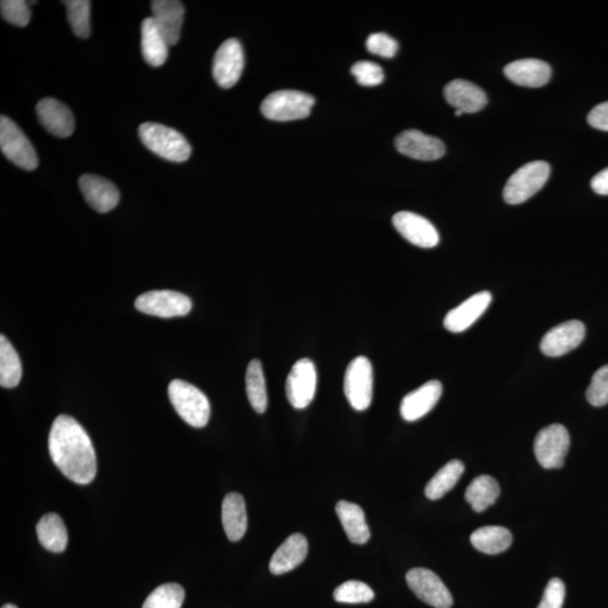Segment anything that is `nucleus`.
Masks as SVG:
<instances>
[{"instance_id": "23", "label": "nucleus", "mask_w": 608, "mask_h": 608, "mask_svg": "<svg viewBox=\"0 0 608 608\" xmlns=\"http://www.w3.org/2000/svg\"><path fill=\"white\" fill-rule=\"evenodd\" d=\"M308 541L300 533L292 534L279 545L269 562V571L275 576L295 569L308 556Z\"/></svg>"}, {"instance_id": "2", "label": "nucleus", "mask_w": 608, "mask_h": 608, "mask_svg": "<svg viewBox=\"0 0 608 608\" xmlns=\"http://www.w3.org/2000/svg\"><path fill=\"white\" fill-rule=\"evenodd\" d=\"M139 137L146 148L157 156L174 163L188 161L192 146L183 135L163 124L146 122L139 128Z\"/></svg>"}, {"instance_id": "14", "label": "nucleus", "mask_w": 608, "mask_h": 608, "mask_svg": "<svg viewBox=\"0 0 608 608\" xmlns=\"http://www.w3.org/2000/svg\"><path fill=\"white\" fill-rule=\"evenodd\" d=\"M586 327L579 321H569L560 323L544 335L540 348L550 357H560L583 343Z\"/></svg>"}, {"instance_id": "7", "label": "nucleus", "mask_w": 608, "mask_h": 608, "mask_svg": "<svg viewBox=\"0 0 608 608\" xmlns=\"http://www.w3.org/2000/svg\"><path fill=\"white\" fill-rule=\"evenodd\" d=\"M373 381V367L368 358L358 357L348 364L344 377V392L353 410L364 411L370 407Z\"/></svg>"}, {"instance_id": "15", "label": "nucleus", "mask_w": 608, "mask_h": 608, "mask_svg": "<svg viewBox=\"0 0 608 608\" xmlns=\"http://www.w3.org/2000/svg\"><path fill=\"white\" fill-rule=\"evenodd\" d=\"M399 153L417 161L433 162L445 154V145L438 137L425 135L419 130H406L394 141Z\"/></svg>"}, {"instance_id": "20", "label": "nucleus", "mask_w": 608, "mask_h": 608, "mask_svg": "<svg viewBox=\"0 0 608 608\" xmlns=\"http://www.w3.org/2000/svg\"><path fill=\"white\" fill-rule=\"evenodd\" d=\"M40 123L48 132L59 137H68L75 131V119L65 104L55 99H44L37 105Z\"/></svg>"}, {"instance_id": "4", "label": "nucleus", "mask_w": 608, "mask_h": 608, "mask_svg": "<svg viewBox=\"0 0 608 608\" xmlns=\"http://www.w3.org/2000/svg\"><path fill=\"white\" fill-rule=\"evenodd\" d=\"M314 99L297 91H278L269 94L260 105L261 113L272 121L287 122L308 118Z\"/></svg>"}, {"instance_id": "29", "label": "nucleus", "mask_w": 608, "mask_h": 608, "mask_svg": "<svg viewBox=\"0 0 608 608\" xmlns=\"http://www.w3.org/2000/svg\"><path fill=\"white\" fill-rule=\"evenodd\" d=\"M500 495L499 483L490 476H479L470 483L465 499L476 513H482L494 505Z\"/></svg>"}, {"instance_id": "22", "label": "nucleus", "mask_w": 608, "mask_h": 608, "mask_svg": "<svg viewBox=\"0 0 608 608\" xmlns=\"http://www.w3.org/2000/svg\"><path fill=\"white\" fill-rule=\"evenodd\" d=\"M506 77L518 86L538 88L551 79V66L539 59H521L505 66Z\"/></svg>"}, {"instance_id": "37", "label": "nucleus", "mask_w": 608, "mask_h": 608, "mask_svg": "<svg viewBox=\"0 0 608 608\" xmlns=\"http://www.w3.org/2000/svg\"><path fill=\"white\" fill-rule=\"evenodd\" d=\"M0 11L4 20L19 28H24L30 23V6L24 0H3L0 3Z\"/></svg>"}, {"instance_id": "3", "label": "nucleus", "mask_w": 608, "mask_h": 608, "mask_svg": "<svg viewBox=\"0 0 608 608\" xmlns=\"http://www.w3.org/2000/svg\"><path fill=\"white\" fill-rule=\"evenodd\" d=\"M168 397L181 419L195 428L206 427L210 419V401L201 390L181 380L172 381Z\"/></svg>"}, {"instance_id": "24", "label": "nucleus", "mask_w": 608, "mask_h": 608, "mask_svg": "<svg viewBox=\"0 0 608 608\" xmlns=\"http://www.w3.org/2000/svg\"><path fill=\"white\" fill-rule=\"evenodd\" d=\"M222 524L226 538L238 542L245 535L248 526L245 499L237 492L226 495L222 504Z\"/></svg>"}, {"instance_id": "34", "label": "nucleus", "mask_w": 608, "mask_h": 608, "mask_svg": "<svg viewBox=\"0 0 608 608\" xmlns=\"http://www.w3.org/2000/svg\"><path fill=\"white\" fill-rule=\"evenodd\" d=\"M185 599V590L179 584H163L146 597L142 608H181Z\"/></svg>"}, {"instance_id": "6", "label": "nucleus", "mask_w": 608, "mask_h": 608, "mask_svg": "<svg viewBox=\"0 0 608 608\" xmlns=\"http://www.w3.org/2000/svg\"><path fill=\"white\" fill-rule=\"evenodd\" d=\"M0 148L8 161L22 170H37L39 166L37 151L23 131L5 115L0 118Z\"/></svg>"}, {"instance_id": "1", "label": "nucleus", "mask_w": 608, "mask_h": 608, "mask_svg": "<svg viewBox=\"0 0 608 608\" xmlns=\"http://www.w3.org/2000/svg\"><path fill=\"white\" fill-rule=\"evenodd\" d=\"M48 452L53 463L77 485L94 480L97 463L94 446L83 426L73 417L60 415L48 434Z\"/></svg>"}, {"instance_id": "36", "label": "nucleus", "mask_w": 608, "mask_h": 608, "mask_svg": "<svg viewBox=\"0 0 608 608\" xmlns=\"http://www.w3.org/2000/svg\"><path fill=\"white\" fill-rule=\"evenodd\" d=\"M586 397L590 405L603 407L608 403V366L599 368L592 377L586 392Z\"/></svg>"}, {"instance_id": "27", "label": "nucleus", "mask_w": 608, "mask_h": 608, "mask_svg": "<svg viewBox=\"0 0 608 608\" xmlns=\"http://www.w3.org/2000/svg\"><path fill=\"white\" fill-rule=\"evenodd\" d=\"M39 542L53 553L64 552L68 545V532L59 515L48 513L40 519L37 525Z\"/></svg>"}, {"instance_id": "25", "label": "nucleus", "mask_w": 608, "mask_h": 608, "mask_svg": "<svg viewBox=\"0 0 608 608\" xmlns=\"http://www.w3.org/2000/svg\"><path fill=\"white\" fill-rule=\"evenodd\" d=\"M336 513L350 542L366 544L370 540V528L358 505L340 500L336 505Z\"/></svg>"}, {"instance_id": "12", "label": "nucleus", "mask_w": 608, "mask_h": 608, "mask_svg": "<svg viewBox=\"0 0 608 608\" xmlns=\"http://www.w3.org/2000/svg\"><path fill=\"white\" fill-rule=\"evenodd\" d=\"M406 580L417 597L435 608H451L453 597L439 577L425 568H415L407 572Z\"/></svg>"}, {"instance_id": "13", "label": "nucleus", "mask_w": 608, "mask_h": 608, "mask_svg": "<svg viewBox=\"0 0 608 608\" xmlns=\"http://www.w3.org/2000/svg\"><path fill=\"white\" fill-rule=\"evenodd\" d=\"M397 232L412 245L434 248L438 245L439 234L432 222L414 212L401 211L392 217Z\"/></svg>"}, {"instance_id": "40", "label": "nucleus", "mask_w": 608, "mask_h": 608, "mask_svg": "<svg viewBox=\"0 0 608 608\" xmlns=\"http://www.w3.org/2000/svg\"><path fill=\"white\" fill-rule=\"evenodd\" d=\"M566 598V586L559 578H553L549 581L547 588L544 590L542 601L538 608H562Z\"/></svg>"}, {"instance_id": "19", "label": "nucleus", "mask_w": 608, "mask_h": 608, "mask_svg": "<svg viewBox=\"0 0 608 608\" xmlns=\"http://www.w3.org/2000/svg\"><path fill=\"white\" fill-rule=\"evenodd\" d=\"M443 392L442 383L437 380L428 381L420 388L408 393L402 399L401 414L406 421H416L423 419L433 410Z\"/></svg>"}, {"instance_id": "8", "label": "nucleus", "mask_w": 608, "mask_h": 608, "mask_svg": "<svg viewBox=\"0 0 608 608\" xmlns=\"http://www.w3.org/2000/svg\"><path fill=\"white\" fill-rule=\"evenodd\" d=\"M569 447V432L560 424L541 429L534 441L536 460L544 469L562 468Z\"/></svg>"}, {"instance_id": "32", "label": "nucleus", "mask_w": 608, "mask_h": 608, "mask_svg": "<svg viewBox=\"0 0 608 608\" xmlns=\"http://www.w3.org/2000/svg\"><path fill=\"white\" fill-rule=\"evenodd\" d=\"M22 379V363L14 346L5 336H0V385L3 388L17 387Z\"/></svg>"}, {"instance_id": "26", "label": "nucleus", "mask_w": 608, "mask_h": 608, "mask_svg": "<svg viewBox=\"0 0 608 608\" xmlns=\"http://www.w3.org/2000/svg\"><path fill=\"white\" fill-rule=\"evenodd\" d=\"M166 39L158 30L153 17H148L141 24V48L146 64L151 66H161L168 57Z\"/></svg>"}, {"instance_id": "35", "label": "nucleus", "mask_w": 608, "mask_h": 608, "mask_svg": "<svg viewBox=\"0 0 608 608\" xmlns=\"http://www.w3.org/2000/svg\"><path fill=\"white\" fill-rule=\"evenodd\" d=\"M375 594L370 586L362 581L349 580L341 584L335 589L334 599L336 602L344 604L370 603L374 599Z\"/></svg>"}, {"instance_id": "11", "label": "nucleus", "mask_w": 608, "mask_h": 608, "mask_svg": "<svg viewBox=\"0 0 608 608\" xmlns=\"http://www.w3.org/2000/svg\"><path fill=\"white\" fill-rule=\"evenodd\" d=\"M245 56L241 42L236 39L226 40L221 44L213 59L212 73L217 85L232 88L242 77Z\"/></svg>"}, {"instance_id": "43", "label": "nucleus", "mask_w": 608, "mask_h": 608, "mask_svg": "<svg viewBox=\"0 0 608 608\" xmlns=\"http://www.w3.org/2000/svg\"><path fill=\"white\" fill-rule=\"evenodd\" d=\"M2 608H19L14 605V604H6V605H4Z\"/></svg>"}, {"instance_id": "9", "label": "nucleus", "mask_w": 608, "mask_h": 608, "mask_svg": "<svg viewBox=\"0 0 608 608\" xmlns=\"http://www.w3.org/2000/svg\"><path fill=\"white\" fill-rule=\"evenodd\" d=\"M136 309L159 318L183 317L192 310V300L175 291H150L137 297Z\"/></svg>"}, {"instance_id": "38", "label": "nucleus", "mask_w": 608, "mask_h": 608, "mask_svg": "<svg viewBox=\"0 0 608 608\" xmlns=\"http://www.w3.org/2000/svg\"><path fill=\"white\" fill-rule=\"evenodd\" d=\"M352 74L361 86H379L384 81L383 68L374 62L358 61L352 66Z\"/></svg>"}, {"instance_id": "39", "label": "nucleus", "mask_w": 608, "mask_h": 608, "mask_svg": "<svg viewBox=\"0 0 608 608\" xmlns=\"http://www.w3.org/2000/svg\"><path fill=\"white\" fill-rule=\"evenodd\" d=\"M366 48L372 55H376L392 59L398 52L396 40L385 33L371 34L366 40Z\"/></svg>"}, {"instance_id": "10", "label": "nucleus", "mask_w": 608, "mask_h": 608, "mask_svg": "<svg viewBox=\"0 0 608 608\" xmlns=\"http://www.w3.org/2000/svg\"><path fill=\"white\" fill-rule=\"evenodd\" d=\"M316 388V366L309 358L300 359L288 373L286 384L288 402L295 410H304L313 402Z\"/></svg>"}, {"instance_id": "44", "label": "nucleus", "mask_w": 608, "mask_h": 608, "mask_svg": "<svg viewBox=\"0 0 608 608\" xmlns=\"http://www.w3.org/2000/svg\"><path fill=\"white\" fill-rule=\"evenodd\" d=\"M463 114L464 113L463 112V110H455V117H463Z\"/></svg>"}, {"instance_id": "18", "label": "nucleus", "mask_w": 608, "mask_h": 608, "mask_svg": "<svg viewBox=\"0 0 608 608\" xmlns=\"http://www.w3.org/2000/svg\"><path fill=\"white\" fill-rule=\"evenodd\" d=\"M86 202L100 213H108L117 207L119 202V192L112 181L97 175H83L79 179Z\"/></svg>"}, {"instance_id": "16", "label": "nucleus", "mask_w": 608, "mask_h": 608, "mask_svg": "<svg viewBox=\"0 0 608 608\" xmlns=\"http://www.w3.org/2000/svg\"><path fill=\"white\" fill-rule=\"evenodd\" d=\"M492 301L490 292L482 291L476 293L465 300L444 318V327L451 332H463L469 330L479 318L486 313Z\"/></svg>"}, {"instance_id": "42", "label": "nucleus", "mask_w": 608, "mask_h": 608, "mask_svg": "<svg viewBox=\"0 0 608 608\" xmlns=\"http://www.w3.org/2000/svg\"><path fill=\"white\" fill-rule=\"evenodd\" d=\"M595 193L598 195H608V167L598 172L590 181Z\"/></svg>"}, {"instance_id": "33", "label": "nucleus", "mask_w": 608, "mask_h": 608, "mask_svg": "<svg viewBox=\"0 0 608 608\" xmlns=\"http://www.w3.org/2000/svg\"><path fill=\"white\" fill-rule=\"evenodd\" d=\"M66 8V19L75 37L90 38L91 35V2L88 0H69L62 2Z\"/></svg>"}, {"instance_id": "30", "label": "nucleus", "mask_w": 608, "mask_h": 608, "mask_svg": "<svg viewBox=\"0 0 608 608\" xmlns=\"http://www.w3.org/2000/svg\"><path fill=\"white\" fill-rule=\"evenodd\" d=\"M464 464L460 460H452L435 474L425 488V495L430 500H437L455 487L464 473Z\"/></svg>"}, {"instance_id": "21", "label": "nucleus", "mask_w": 608, "mask_h": 608, "mask_svg": "<svg viewBox=\"0 0 608 608\" xmlns=\"http://www.w3.org/2000/svg\"><path fill=\"white\" fill-rule=\"evenodd\" d=\"M444 96L448 104L463 113H477L485 109L488 103L486 93L476 84L463 79L448 83Z\"/></svg>"}, {"instance_id": "28", "label": "nucleus", "mask_w": 608, "mask_h": 608, "mask_svg": "<svg viewBox=\"0 0 608 608\" xmlns=\"http://www.w3.org/2000/svg\"><path fill=\"white\" fill-rule=\"evenodd\" d=\"M470 540L478 551L486 554H499L512 545L513 535L505 527L485 526L474 531Z\"/></svg>"}, {"instance_id": "5", "label": "nucleus", "mask_w": 608, "mask_h": 608, "mask_svg": "<svg viewBox=\"0 0 608 608\" xmlns=\"http://www.w3.org/2000/svg\"><path fill=\"white\" fill-rule=\"evenodd\" d=\"M551 168L545 162H532L515 172L504 189V199L508 204L526 202L547 183Z\"/></svg>"}, {"instance_id": "17", "label": "nucleus", "mask_w": 608, "mask_h": 608, "mask_svg": "<svg viewBox=\"0 0 608 608\" xmlns=\"http://www.w3.org/2000/svg\"><path fill=\"white\" fill-rule=\"evenodd\" d=\"M153 20L170 46L179 43L185 8L179 0H154L151 3Z\"/></svg>"}, {"instance_id": "41", "label": "nucleus", "mask_w": 608, "mask_h": 608, "mask_svg": "<svg viewBox=\"0 0 608 608\" xmlns=\"http://www.w3.org/2000/svg\"><path fill=\"white\" fill-rule=\"evenodd\" d=\"M590 127L608 132V101L595 106L587 118Z\"/></svg>"}, {"instance_id": "31", "label": "nucleus", "mask_w": 608, "mask_h": 608, "mask_svg": "<svg viewBox=\"0 0 608 608\" xmlns=\"http://www.w3.org/2000/svg\"><path fill=\"white\" fill-rule=\"evenodd\" d=\"M246 392L252 410L259 414H264L268 410L269 398L263 366L259 359H252L248 364L246 372Z\"/></svg>"}]
</instances>
